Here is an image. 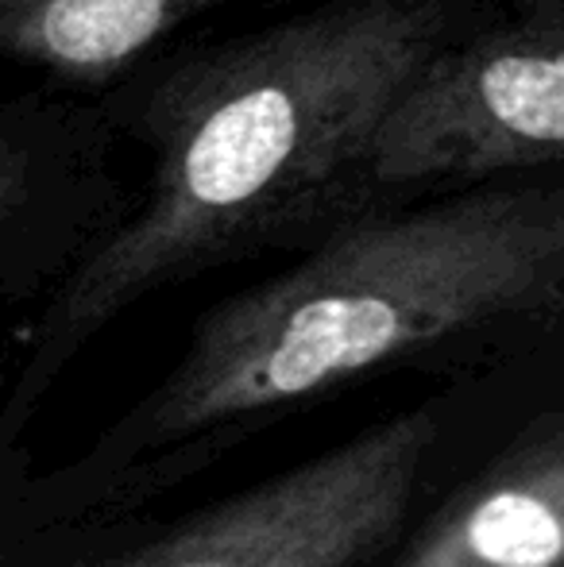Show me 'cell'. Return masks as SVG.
<instances>
[{"label": "cell", "instance_id": "6da1fadb", "mask_svg": "<svg viewBox=\"0 0 564 567\" xmlns=\"http://www.w3.org/2000/svg\"><path fill=\"white\" fill-rule=\"evenodd\" d=\"M499 0H317L256 31L163 47L93 93L151 158L124 228L74 270L31 332L12 417L147 293L267 251L306 255L383 213L387 120Z\"/></svg>", "mask_w": 564, "mask_h": 567}, {"label": "cell", "instance_id": "7a4b0ae2", "mask_svg": "<svg viewBox=\"0 0 564 567\" xmlns=\"http://www.w3.org/2000/svg\"><path fill=\"white\" fill-rule=\"evenodd\" d=\"M564 337V166L491 178L332 231L213 306L186 355L109 429L78 486L121 491L158 455L407 359Z\"/></svg>", "mask_w": 564, "mask_h": 567}, {"label": "cell", "instance_id": "3957f363", "mask_svg": "<svg viewBox=\"0 0 564 567\" xmlns=\"http://www.w3.org/2000/svg\"><path fill=\"white\" fill-rule=\"evenodd\" d=\"M564 166V0H499L387 120L371 182L383 209Z\"/></svg>", "mask_w": 564, "mask_h": 567}, {"label": "cell", "instance_id": "277c9868", "mask_svg": "<svg viewBox=\"0 0 564 567\" xmlns=\"http://www.w3.org/2000/svg\"><path fill=\"white\" fill-rule=\"evenodd\" d=\"M429 413H402L356 441L209 509L129 567H352L402 525Z\"/></svg>", "mask_w": 564, "mask_h": 567}, {"label": "cell", "instance_id": "5b68a950", "mask_svg": "<svg viewBox=\"0 0 564 567\" xmlns=\"http://www.w3.org/2000/svg\"><path fill=\"white\" fill-rule=\"evenodd\" d=\"M98 97L59 85L0 101V290L51 298L136 209Z\"/></svg>", "mask_w": 564, "mask_h": 567}, {"label": "cell", "instance_id": "8992f818", "mask_svg": "<svg viewBox=\"0 0 564 567\" xmlns=\"http://www.w3.org/2000/svg\"><path fill=\"white\" fill-rule=\"evenodd\" d=\"M225 4L233 0H0V62L93 97Z\"/></svg>", "mask_w": 564, "mask_h": 567}, {"label": "cell", "instance_id": "52a82bcc", "mask_svg": "<svg viewBox=\"0 0 564 567\" xmlns=\"http://www.w3.org/2000/svg\"><path fill=\"white\" fill-rule=\"evenodd\" d=\"M399 567H564V421L480 478Z\"/></svg>", "mask_w": 564, "mask_h": 567}]
</instances>
